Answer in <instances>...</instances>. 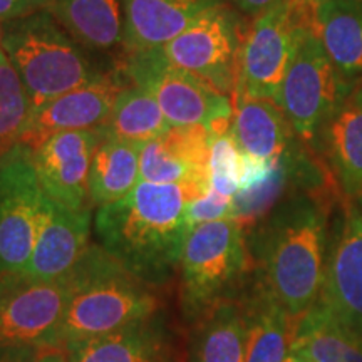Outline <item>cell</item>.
Here are the masks:
<instances>
[{
  "label": "cell",
  "instance_id": "obj_1",
  "mask_svg": "<svg viewBox=\"0 0 362 362\" xmlns=\"http://www.w3.org/2000/svg\"><path fill=\"white\" fill-rule=\"evenodd\" d=\"M329 187L288 194L247 238L259 287L292 319L319 300L329 250Z\"/></svg>",
  "mask_w": 362,
  "mask_h": 362
},
{
  "label": "cell",
  "instance_id": "obj_2",
  "mask_svg": "<svg viewBox=\"0 0 362 362\" xmlns=\"http://www.w3.org/2000/svg\"><path fill=\"white\" fill-rule=\"evenodd\" d=\"M203 194L187 185L139 183L124 198L99 206L94 218L98 245L131 274L155 288L178 274L188 235V203Z\"/></svg>",
  "mask_w": 362,
  "mask_h": 362
},
{
  "label": "cell",
  "instance_id": "obj_3",
  "mask_svg": "<svg viewBox=\"0 0 362 362\" xmlns=\"http://www.w3.org/2000/svg\"><path fill=\"white\" fill-rule=\"evenodd\" d=\"M69 300L59 344L98 337L161 310L160 288L151 287L110 255L98 243L66 275Z\"/></svg>",
  "mask_w": 362,
  "mask_h": 362
},
{
  "label": "cell",
  "instance_id": "obj_4",
  "mask_svg": "<svg viewBox=\"0 0 362 362\" xmlns=\"http://www.w3.org/2000/svg\"><path fill=\"white\" fill-rule=\"evenodd\" d=\"M2 51L24 86L30 111L104 78L106 69L49 11L2 22Z\"/></svg>",
  "mask_w": 362,
  "mask_h": 362
},
{
  "label": "cell",
  "instance_id": "obj_5",
  "mask_svg": "<svg viewBox=\"0 0 362 362\" xmlns=\"http://www.w3.org/2000/svg\"><path fill=\"white\" fill-rule=\"evenodd\" d=\"M253 267L247 230L235 218H221L188 230L180 257V307L185 319L233 296Z\"/></svg>",
  "mask_w": 362,
  "mask_h": 362
},
{
  "label": "cell",
  "instance_id": "obj_6",
  "mask_svg": "<svg viewBox=\"0 0 362 362\" xmlns=\"http://www.w3.org/2000/svg\"><path fill=\"white\" fill-rule=\"evenodd\" d=\"M351 88L325 52L312 17L297 33L277 104L297 138L315 155L320 131Z\"/></svg>",
  "mask_w": 362,
  "mask_h": 362
},
{
  "label": "cell",
  "instance_id": "obj_7",
  "mask_svg": "<svg viewBox=\"0 0 362 362\" xmlns=\"http://www.w3.org/2000/svg\"><path fill=\"white\" fill-rule=\"evenodd\" d=\"M119 69L129 83L155 96L173 128L206 126L214 136L230 131L233 99L192 72L171 66L158 47L124 52Z\"/></svg>",
  "mask_w": 362,
  "mask_h": 362
},
{
  "label": "cell",
  "instance_id": "obj_8",
  "mask_svg": "<svg viewBox=\"0 0 362 362\" xmlns=\"http://www.w3.org/2000/svg\"><path fill=\"white\" fill-rule=\"evenodd\" d=\"M245 19L225 2L210 8L158 49L171 66L192 72L233 99L238 84L240 54L248 30Z\"/></svg>",
  "mask_w": 362,
  "mask_h": 362
},
{
  "label": "cell",
  "instance_id": "obj_9",
  "mask_svg": "<svg viewBox=\"0 0 362 362\" xmlns=\"http://www.w3.org/2000/svg\"><path fill=\"white\" fill-rule=\"evenodd\" d=\"M314 17V0H280L248 25L235 98L277 103L298 29Z\"/></svg>",
  "mask_w": 362,
  "mask_h": 362
},
{
  "label": "cell",
  "instance_id": "obj_10",
  "mask_svg": "<svg viewBox=\"0 0 362 362\" xmlns=\"http://www.w3.org/2000/svg\"><path fill=\"white\" fill-rule=\"evenodd\" d=\"M51 205L33 149L17 144L0 158V272L25 269Z\"/></svg>",
  "mask_w": 362,
  "mask_h": 362
},
{
  "label": "cell",
  "instance_id": "obj_11",
  "mask_svg": "<svg viewBox=\"0 0 362 362\" xmlns=\"http://www.w3.org/2000/svg\"><path fill=\"white\" fill-rule=\"evenodd\" d=\"M67 300L66 277L44 280L25 270L0 272V347H61Z\"/></svg>",
  "mask_w": 362,
  "mask_h": 362
},
{
  "label": "cell",
  "instance_id": "obj_12",
  "mask_svg": "<svg viewBox=\"0 0 362 362\" xmlns=\"http://www.w3.org/2000/svg\"><path fill=\"white\" fill-rule=\"evenodd\" d=\"M317 302L362 336V210L349 198H342Z\"/></svg>",
  "mask_w": 362,
  "mask_h": 362
},
{
  "label": "cell",
  "instance_id": "obj_13",
  "mask_svg": "<svg viewBox=\"0 0 362 362\" xmlns=\"http://www.w3.org/2000/svg\"><path fill=\"white\" fill-rule=\"evenodd\" d=\"M104 138V128L67 131L49 136L33 149V161L44 192L69 210L93 206L89 173L93 156Z\"/></svg>",
  "mask_w": 362,
  "mask_h": 362
},
{
  "label": "cell",
  "instance_id": "obj_14",
  "mask_svg": "<svg viewBox=\"0 0 362 362\" xmlns=\"http://www.w3.org/2000/svg\"><path fill=\"white\" fill-rule=\"evenodd\" d=\"M129 81L117 67L101 79L62 94L30 111L21 144L34 149L49 136L106 126L117 94Z\"/></svg>",
  "mask_w": 362,
  "mask_h": 362
},
{
  "label": "cell",
  "instance_id": "obj_15",
  "mask_svg": "<svg viewBox=\"0 0 362 362\" xmlns=\"http://www.w3.org/2000/svg\"><path fill=\"white\" fill-rule=\"evenodd\" d=\"M206 126H181L143 143L139 175L151 183L187 185L205 194L210 189V144Z\"/></svg>",
  "mask_w": 362,
  "mask_h": 362
},
{
  "label": "cell",
  "instance_id": "obj_16",
  "mask_svg": "<svg viewBox=\"0 0 362 362\" xmlns=\"http://www.w3.org/2000/svg\"><path fill=\"white\" fill-rule=\"evenodd\" d=\"M62 349L69 362H183L160 310L104 336L71 341Z\"/></svg>",
  "mask_w": 362,
  "mask_h": 362
},
{
  "label": "cell",
  "instance_id": "obj_17",
  "mask_svg": "<svg viewBox=\"0 0 362 362\" xmlns=\"http://www.w3.org/2000/svg\"><path fill=\"white\" fill-rule=\"evenodd\" d=\"M317 153L324 156L344 198L362 197V83L352 84L320 131Z\"/></svg>",
  "mask_w": 362,
  "mask_h": 362
},
{
  "label": "cell",
  "instance_id": "obj_18",
  "mask_svg": "<svg viewBox=\"0 0 362 362\" xmlns=\"http://www.w3.org/2000/svg\"><path fill=\"white\" fill-rule=\"evenodd\" d=\"M90 220L93 206L69 210L52 202L51 211L24 270L44 280L66 277L90 245Z\"/></svg>",
  "mask_w": 362,
  "mask_h": 362
},
{
  "label": "cell",
  "instance_id": "obj_19",
  "mask_svg": "<svg viewBox=\"0 0 362 362\" xmlns=\"http://www.w3.org/2000/svg\"><path fill=\"white\" fill-rule=\"evenodd\" d=\"M183 362H245V300L230 298L189 320Z\"/></svg>",
  "mask_w": 362,
  "mask_h": 362
},
{
  "label": "cell",
  "instance_id": "obj_20",
  "mask_svg": "<svg viewBox=\"0 0 362 362\" xmlns=\"http://www.w3.org/2000/svg\"><path fill=\"white\" fill-rule=\"evenodd\" d=\"M226 0H123L124 52L160 47Z\"/></svg>",
  "mask_w": 362,
  "mask_h": 362
},
{
  "label": "cell",
  "instance_id": "obj_21",
  "mask_svg": "<svg viewBox=\"0 0 362 362\" xmlns=\"http://www.w3.org/2000/svg\"><path fill=\"white\" fill-rule=\"evenodd\" d=\"M233 106L230 133L245 156L259 161H274L298 139L275 101L235 98Z\"/></svg>",
  "mask_w": 362,
  "mask_h": 362
},
{
  "label": "cell",
  "instance_id": "obj_22",
  "mask_svg": "<svg viewBox=\"0 0 362 362\" xmlns=\"http://www.w3.org/2000/svg\"><path fill=\"white\" fill-rule=\"evenodd\" d=\"M314 29L342 78L362 83V0L314 2Z\"/></svg>",
  "mask_w": 362,
  "mask_h": 362
},
{
  "label": "cell",
  "instance_id": "obj_23",
  "mask_svg": "<svg viewBox=\"0 0 362 362\" xmlns=\"http://www.w3.org/2000/svg\"><path fill=\"white\" fill-rule=\"evenodd\" d=\"M291 354L300 362H362V336L317 302L293 319Z\"/></svg>",
  "mask_w": 362,
  "mask_h": 362
},
{
  "label": "cell",
  "instance_id": "obj_24",
  "mask_svg": "<svg viewBox=\"0 0 362 362\" xmlns=\"http://www.w3.org/2000/svg\"><path fill=\"white\" fill-rule=\"evenodd\" d=\"M47 11L89 51L123 44V0H51Z\"/></svg>",
  "mask_w": 362,
  "mask_h": 362
},
{
  "label": "cell",
  "instance_id": "obj_25",
  "mask_svg": "<svg viewBox=\"0 0 362 362\" xmlns=\"http://www.w3.org/2000/svg\"><path fill=\"white\" fill-rule=\"evenodd\" d=\"M141 146L143 143L116 138L104 131V138L94 153L89 173V197L93 206L110 205L133 192L141 180Z\"/></svg>",
  "mask_w": 362,
  "mask_h": 362
},
{
  "label": "cell",
  "instance_id": "obj_26",
  "mask_svg": "<svg viewBox=\"0 0 362 362\" xmlns=\"http://www.w3.org/2000/svg\"><path fill=\"white\" fill-rule=\"evenodd\" d=\"M248 337L245 362H284L291 354L293 319L257 287V293L245 300Z\"/></svg>",
  "mask_w": 362,
  "mask_h": 362
},
{
  "label": "cell",
  "instance_id": "obj_27",
  "mask_svg": "<svg viewBox=\"0 0 362 362\" xmlns=\"http://www.w3.org/2000/svg\"><path fill=\"white\" fill-rule=\"evenodd\" d=\"M173 128L148 89L128 83L117 94L104 131L128 141L146 143Z\"/></svg>",
  "mask_w": 362,
  "mask_h": 362
},
{
  "label": "cell",
  "instance_id": "obj_28",
  "mask_svg": "<svg viewBox=\"0 0 362 362\" xmlns=\"http://www.w3.org/2000/svg\"><path fill=\"white\" fill-rule=\"evenodd\" d=\"M30 116V104L19 76L0 49V158L21 144Z\"/></svg>",
  "mask_w": 362,
  "mask_h": 362
},
{
  "label": "cell",
  "instance_id": "obj_29",
  "mask_svg": "<svg viewBox=\"0 0 362 362\" xmlns=\"http://www.w3.org/2000/svg\"><path fill=\"white\" fill-rule=\"evenodd\" d=\"M210 188L225 197H233L242 187L245 158L230 131L215 134L210 144Z\"/></svg>",
  "mask_w": 362,
  "mask_h": 362
},
{
  "label": "cell",
  "instance_id": "obj_30",
  "mask_svg": "<svg viewBox=\"0 0 362 362\" xmlns=\"http://www.w3.org/2000/svg\"><path fill=\"white\" fill-rule=\"evenodd\" d=\"M233 215V202L232 197H225L214 188L200 198H194L188 203L187 208V221L189 228L193 226L206 223V221H215L221 218H232Z\"/></svg>",
  "mask_w": 362,
  "mask_h": 362
},
{
  "label": "cell",
  "instance_id": "obj_31",
  "mask_svg": "<svg viewBox=\"0 0 362 362\" xmlns=\"http://www.w3.org/2000/svg\"><path fill=\"white\" fill-rule=\"evenodd\" d=\"M51 0H0V24L47 11Z\"/></svg>",
  "mask_w": 362,
  "mask_h": 362
},
{
  "label": "cell",
  "instance_id": "obj_32",
  "mask_svg": "<svg viewBox=\"0 0 362 362\" xmlns=\"http://www.w3.org/2000/svg\"><path fill=\"white\" fill-rule=\"evenodd\" d=\"M37 352V347L30 346H2L0 362H35Z\"/></svg>",
  "mask_w": 362,
  "mask_h": 362
},
{
  "label": "cell",
  "instance_id": "obj_33",
  "mask_svg": "<svg viewBox=\"0 0 362 362\" xmlns=\"http://www.w3.org/2000/svg\"><path fill=\"white\" fill-rule=\"evenodd\" d=\"M226 2L233 8H237L247 19H255L257 16H260L262 12L275 6L280 0H226Z\"/></svg>",
  "mask_w": 362,
  "mask_h": 362
},
{
  "label": "cell",
  "instance_id": "obj_34",
  "mask_svg": "<svg viewBox=\"0 0 362 362\" xmlns=\"http://www.w3.org/2000/svg\"><path fill=\"white\" fill-rule=\"evenodd\" d=\"M35 362H69L66 351L62 347L51 346V347H40L37 352V361Z\"/></svg>",
  "mask_w": 362,
  "mask_h": 362
},
{
  "label": "cell",
  "instance_id": "obj_35",
  "mask_svg": "<svg viewBox=\"0 0 362 362\" xmlns=\"http://www.w3.org/2000/svg\"><path fill=\"white\" fill-rule=\"evenodd\" d=\"M284 362H300V361H298L297 357H293L292 354H288V356H287V359H285Z\"/></svg>",
  "mask_w": 362,
  "mask_h": 362
},
{
  "label": "cell",
  "instance_id": "obj_36",
  "mask_svg": "<svg viewBox=\"0 0 362 362\" xmlns=\"http://www.w3.org/2000/svg\"><path fill=\"white\" fill-rule=\"evenodd\" d=\"M0 49H2V27H0Z\"/></svg>",
  "mask_w": 362,
  "mask_h": 362
},
{
  "label": "cell",
  "instance_id": "obj_37",
  "mask_svg": "<svg viewBox=\"0 0 362 362\" xmlns=\"http://www.w3.org/2000/svg\"><path fill=\"white\" fill-rule=\"evenodd\" d=\"M314 2H319V0H314Z\"/></svg>",
  "mask_w": 362,
  "mask_h": 362
}]
</instances>
